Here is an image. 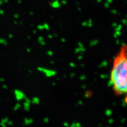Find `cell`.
<instances>
[{
	"instance_id": "1",
	"label": "cell",
	"mask_w": 127,
	"mask_h": 127,
	"mask_svg": "<svg viewBox=\"0 0 127 127\" xmlns=\"http://www.w3.org/2000/svg\"><path fill=\"white\" fill-rule=\"evenodd\" d=\"M110 80L117 95H127V45H123L115 57L111 71Z\"/></svg>"
}]
</instances>
